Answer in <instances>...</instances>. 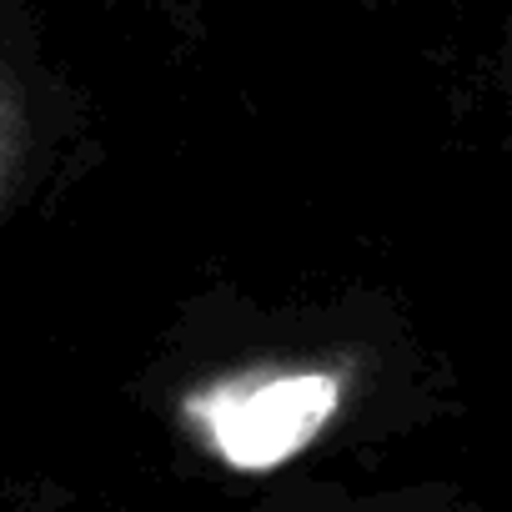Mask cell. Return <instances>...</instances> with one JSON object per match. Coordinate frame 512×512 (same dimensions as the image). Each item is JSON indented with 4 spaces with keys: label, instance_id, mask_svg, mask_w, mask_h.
Masks as SVG:
<instances>
[{
    "label": "cell",
    "instance_id": "1",
    "mask_svg": "<svg viewBox=\"0 0 512 512\" xmlns=\"http://www.w3.org/2000/svg\"><path fill=\"white\" fill-rule=\"evenodd\" d=\"M402 362V322L382 307L267 312L231 292L181 322L166 382L176 437L241 477L282 472L347 432Z\"/></svg>",
    "mask_w": 512,
    "mask_h": 512
},
{
    "label": "cell",
    "instance_id": "2",
    "mask_svg": "<svg viewBox=\"0 0 512 512\" xmlns=\"http://www.w3.org/2000/svg\"><path fill=\"white\" fill-rule=\"evenodd\" d=\"M86 116L51 66L26 11L0 6V231L21 221L71 166Z\"/></svg>",
    "mask_w": 512,
    "mask_h": 512
},
{
    "label": "cell",
    "instance_id": "3",
    "mask_svg": "<svg viewBox=\"0 0 512 512\" xmlns=\"http://www.w3.org/2000/svg\"><path fill=\"white\" fill-rule=\"evenodd\" d=\"M251 512H372V507H352V502L327 497V492H297V497H282V502H262Z\"/></svg>",
    "mask_w": 512,
    "mask_h": 512
}]
</instances>
